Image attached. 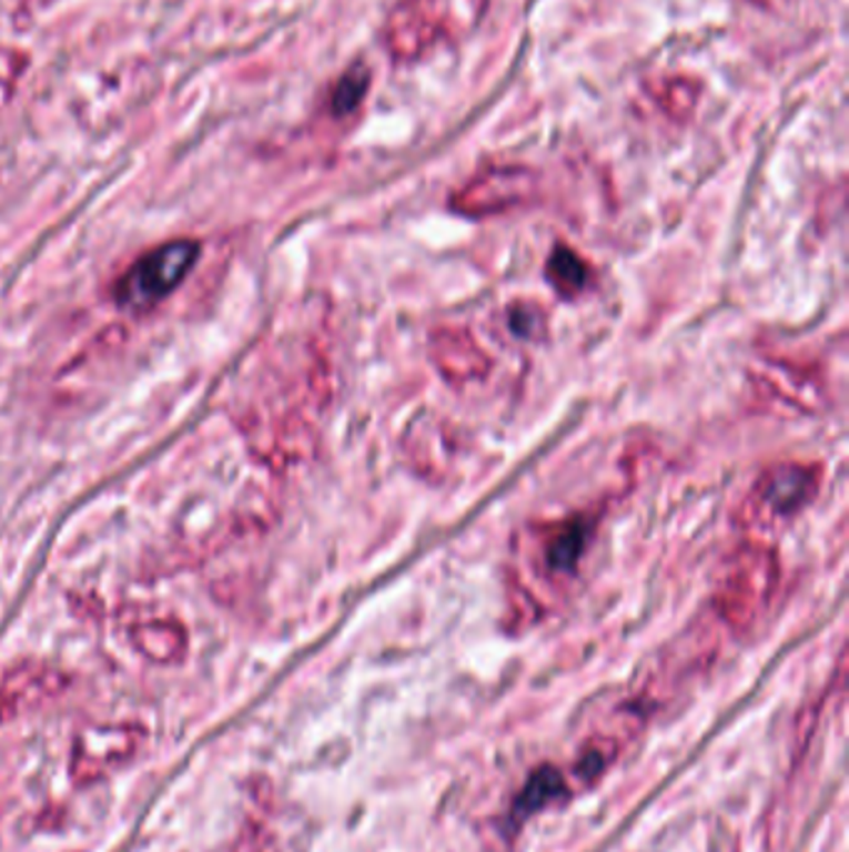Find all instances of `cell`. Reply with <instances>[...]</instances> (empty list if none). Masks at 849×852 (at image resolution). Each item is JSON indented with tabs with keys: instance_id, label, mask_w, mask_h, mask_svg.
<instances>
[{
	"instance_id": "cell-2",
	"label": "cell",
	"mask_w": 849,
	"mask_h": 852,
	"mask_svg": "<svg viewBox=\"0 0 849 852\" xmlns=\"http://www.w3.org/2000/svg\"><path fill=\"white\" fill-rule=\"evenodd\" d=\"M822 464L785 462L757 476L745 496L738 521L750 531H777L795 521L822 489Z\"/></svg>"
},
{
	"instance_id": "cell-9",
	"label": "cell",
	"mask_w": 849,
	"mask_h": 852,
	"mask_svg": "<svg viewBox=\"0 0 849 852\" xmlns=\"http://www.w3.org/2000/svg\"><path fill=\"white\" fill-rule=\"evenodd\" d=\"M432 359L446 382L468 384L484 379L491 359L478 339L464 327H442L432 334Z\"/></svg>"
},
{
	"instance_id": "cell-7",
	"label": "cell",
	"mask_w": 849,
	"mask_h": 852,
	"mask_svg": "<svg viewBox=\"0 0 849 852\" xmlns=\"http://www.w3.org/2000/svg\"><path fill=\"white\" fill-rule=\"evenodd\" d=\"M536 192V175L524 165H494L458 187L448 205L466 217H491L526 205Z\"/></svg>"
},
{
	"instance_id": "cell-4",
	"label": "cell",
	"mask_w": 849,
	"mask_h": 852,
	"mask_svg": "<svg viewBox=\"0 0 849 852\" xmlns=\"http://www.w3.org/2000/svg\"><path fill=\"white\" fill-rule=\"evenodd\" d=\"M486 0H402L386 20V48L398 60L418 58L454 26H472L484 13Z\"/></svg>"
},
{
	"instance_id": "cell-1",
	"label": "cell",
	"mask_w": 849,
	"mask_h": 852,
	"mask_svg": "<svg viewBox=\"0 0 849 852\" xmlns=\"http://www.w3.org/2000/svg\"><path fill=\"white\" fill-rule=\"evenodd\" d=\"M780 588V559L770 544L750 539L722 561L712 588V611L725 626L748 631L770 611Z\"/></svg>"
},
{
	"instance_id": "cell-12",
	"label": "cell",
	"mask_w": 849,
	"mask_h": 852,
	"mask_svg": "<svg viewBox=\"0 0 849 852\" xmlns=\"http://www.w3.org/2000/svg\"><path fill=\"white\" fill-rule=\"evenodd\" d=\"M566 793V785H564V778H560V773L556 768H540L536 770L534 775L528 778V783L524 785V790H520V795L516 800V808H514V815L516 818H526L534 813V810L548 805L550 800H556L558 795Z\"/></svg>"
},
{
	"instance_id": "cell-11",
	"label": "cell",
	"mask_w": 849,
	"mask_h": 852,
	"mask_svg": "<svg viewBox=\"0 0 849 852\" xmlns=\"http://www.w3.org/2000/svg\"><path fill=\"white\" fill-rule=\"evenodd\" d=\"M546 280L566 300H576L590 287V265L576 250L558 245L546 262Z\"/></svg>"
},
{
	"instance_id": "cell-13",
	"label": "cell",
	"mask_w": 849,
	"mask_h": 852,
	"mask_svg": "<svg viewBox=\"0 0 849 852\" xmlns=\"http://www.w3.org/2000/svg\"><path fill=\"white\" fill-rule=\"evenodd\" d=\"M370 85H372L370 70H366L362 63L352 65L340 80H336V85L332 90V100H330L332 113L336 118L352 115L354 110L364 103L366 93H370Z\"/></svg>"
},
{
	"instance_id": "cell-15",
	"label": "cell",
	"mask_w": 849,
	"mask_h": 852,
	"mask_svg": "<svg viewBox=\"0 0 849 852\" xmlns=\"http://www.w3.org/2000/svg\"><path fill=\"white\" fill-rule=\"evenodd\" d=\"M28 68V55L16 48L0 45V90H13Z\"/></svg>"
},
{
	"instance_id": "cell-10",
	"label": "cell",
	"mask_w": 849,
	"mask_h": 852,
	"mask_svg": "<svg viewBox=\"0 0 849 852\" xmlns=\"http://www.w3.org/2000/svg\"><path fill=\"white\" fill-rule=\"evenodd\" d=\"M132 646L152 663H180L188 651L185 628L172 621H150L132 628Z\"/></svg>"
},
{
	"instance_id": "cell-8",
	"label": "cell",
	"mask_w": 849,
	"mask_h": 852,
	"mask_svg": "<svg viewBox=\"0 0 849 852\" xmlns=\"http://www.w3.org/2000/svg\"><path fill=\"white\" fill-rule=\"evenodd\" d=\"M70 686V676L55 666L28 661L0 678V730L8 728L20 716L30 713L63 696Z\"/></svg>"
},
{
	"instance_id": "cell-5",
	"label": "cell",
	"mask_w": 849,
	"mask_h": 852,
	"mask_svg": "<svg viewBox=\"0 0 849 852\" xmlns=\"http://www.w3.org/2000/svg\"><path fill=\"white\" fill-rule=\"evenodd\" d=\"M200 257L194 240H172L150 250L130 265L115 284V302L120 310L148 312L175 292Z\"/></svg>"
},
{
	"instance_id": "cell-3",
	"label": "cell",
	"mask_w": 849,
	"mask_h": 852,
	"mask_svg": "<svg viewBox=\"0 0 849 852\" xmlns=\"http://www.w3.org/2000/svg\"><path fill=\"white\" fill-rule=\"evenodd\" d=\"M593 536V521L586 516H566L546 524H534L526 541L518 546V564H528V574L516 581L540 584L546 591L568 588L580 571Z\"/></svg>"
},
{
	"instance_id": "cell-6",
	"label": "cell",
	"mask_w": 849,
	"mask_h": 852,
	"mask_svg": "<svg viewBox=\"0 0 849 852\" xmlns=\"http://www.w3.org/2000/svg\"><path fill=\"white\" fill-rule=\"evenodd\" d=\"M148 730L140 723L85 726L70 750V778L78 788H90L132 763L145 748Z\"/></svg>"
},
{
	"instance_id": "cell-14",
	"label": "cell",
	"mask_w": 849,
	"mask_h": 852,
	"mask_svg": "<svg viewBox=\"0 0 849 852\" xmlns=\"http://www.w3.org/2000/svg\"><path fill=\"white\" fill-rule=\"evenodd\" d=\"M656 95L665 113L675 120H688L693 115L695 105H698V85L688 78L668 80Z\"/></svg>"
}]
</instances>
